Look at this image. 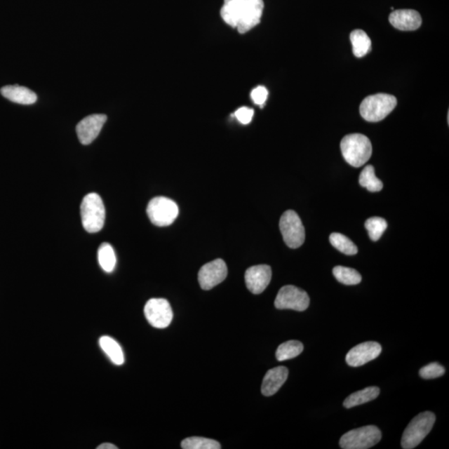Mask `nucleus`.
<instances>
[{"instance_id":"obj_1","label":"nucleus","mask_w":449,"mask_h":449,"mask_svg":"<svg viewBox=\"0 0 449 449\" xmlns=\"http://www.w3.org/2000/svg\"><path fill=\"white\" fill-rule=\"evenodd\" d=\"M263 10V0H224L221 16L227 25L246 34L260 24Z\"/></svg>"},{"instance_id":"obj_2","label":"nucleus","mask_w":449,"mask_h":449,"mask_svg":"<svg viewBox=\"0 0 449 449\" xmlns=\"http://www.w3.org/2000/svg\"><path fill=\"white\" fill-rule=\"evenodd\" d=\"M345 161L354 168L365 165L372 155V145L365 135L354 133L345 136L340 143Z\"/></svg>"},{"instance_id":"obj_3","label":"nucleus","mask_w":449,"mask_h":449,"mask_svg":"<svg viewBox=\"0 0 449 449\" xmlns=\"http://www.w3.org/2000/svg\"><path fill=\"white\" fill-rule=\"evenodd\" d=\"M396 105L397 100L394 96L378 93L366 98L359 107V112L368 122L377 123L391 114Z\"/></svg>"},{"instance_id":"obj_4","label":"nucleus","mask_w":449,"mask_h":449,"mask_svg":"<svg viewBox=\"0 0 449 449\" xmlns=\"http://www.w3.org/2000/svg\"><path fill=\"white\" fill-rule=\"evenodd\" d=\"M80 210L85 230L89 233L100 232L105 222V208L100 196L97 193L85 196Z\"/></svg>"},{"instance_id":"obj_5","label":"nucleus","mask_w":449,"mask_h":449,"mask_svg":"<svg viewBox=\"0 0 449 449\" xmlns=\"http://www.w3.org/2000/svg\"><path fill=\"white\" fill-rule=\"evenodd\" d=\"M436 421L432 412L421 413L413 419L403 434L401 445L404 449L416 448L430 433Z\"/></svg>"},{"instance_id":"obj_6","label":"nucleus","mask_w":449,"mask_h":449,"mask_svg":"<svg viewBox=\"0 0 449 449\" xmlns=\"http://www.w3.org/2000/svg\"><path fill=\"white\" fill-rule=\"evenodd\" d=\"M381 438L380 430L376 426H363L344 434L340 440V445L344 449H367L376 445Z\"/></svg>"},{"instance_id":"obj_7","label":"nucleus","mask_w":449,"mask_h":449,"mask_svg":"<svg viewBox=\"0 0 449 449\" xmlns=\"http://www.w3.org/2000/svg\"><path fill=\"white\" fill-rule=\"evenodd\" d=\"M148 217L156 227H168L172 224L179 214L178 206L173 200L164 196L152 199L147 208Z\"/></svg>"},{"instance_id":"obj_8","label":"nucleus","mask_w":449,"mask_h":449,"mask_svg":"<svg viewBox=\"0 0 449 449\" xmlns=\"http://www.w3.org/2000/svg\"><path fill=\"white\" fill-rule=\"evenodd\" d=\"M280 230L285 243L292 249L299 248L305 239L304 227L302 220L294 210H289L282 215Z\"/></svg>"},{"instance_id":"obj_9","label":"nucleus","mask_w":449,"mask_h":449,"mask_svg":"<svg viewBox=\"0 0 449 449\" xmlns=\"http://www.w3.org/2000/svg\"><path fill=\"white\" fill-rule=\"evenodd\" d=\"M309 305V297L307 292L294 286H283L275 300V307L278 309L304 311Z\"/></svg>"},{"instance_id":"obj_10","label":"nucleus","mask_w":449,"mask_h":449,"mask_svg":"<svg viewBox=\"0 0 449 449\" xmlns=\"http://www.w3.org/2000/svg\"><path fill=\"white\" fill-rule=\"evenodd\" d=\"M148 322L157 329H164L173 321V312L167 300L154 298L148 300L145 307Z\"/></svg>"},{"instance_id":"obj_11","label":"nucleus","mask_w":449,"mask_h":449,"mask_svg":"<svg viewBox=\"0 0 449 449\" xmlns=\"http://www.w3.org/2000/svg\"><path fill=\"white\" fill-rule=\"evenodd\" d=\"M227 267L222 259L204 264L199 273V281L202 290H209L226 279Z\"/></svg>"},{"instance_id":"obj_12","label":"nucleus","mask_w":449,"mask_h":449,"mask_svg":"<svg viewBox=\"0 0 449 449\" xmlns=\"http://www.w3.org/2000/svg\"><path fill=\"white\" fill-rule=\"evenodd\" d=\"M382 351L381 345L374 341H369L356 345L350 349L345 357V361L349 366L358 367L374 361Z\"/></svg>"},{"instance_id":"obj_13","label":"nucleus","mask_w":449,"mask_h":449,"mask_svg":"<svg viewBox=\"0 0 449 449\" xmlns=\"http://www.w3.org/2000/svg\"><path fill=\"white\" fill-rule=\"evenodd\" d=\"M106 121L107 116L103 114L90 115L80 121L76 127L80 142L88 145L95 140Z\"/></svg>"},{"instance_id":"obj_14","label":"nucleus","mask_w":449,"mask_h":449,"mask_svg":"<svg viewBox=\"0 0 449 449\" xmlns=\"http://www.w3.org/2000/svg\"><path fill=\"white\" fill-rule=\"evenodd\" d=\"M272 276V268L267 264L251 267L245 274L247 288L255 295L262 293L271 282Z\"/></svg>"},{"instance_id":"obj_15","label":"nucleus","mask_w":449,"mask_h":449,"mask_svg":"<svg viewBox=\"0 0 449 449\" xmlns=\"http://www.w3.org/2000/svg\"><path fill=\"white\" fill-rule=\"evenodd\" d=\"M389 20L395 29L401 31H415L422 25L420 13L414 10L394 11L390 13Z\"/></svg>"},{"instance_id":"obj_16","label":"nucleus","mask_w":449,"mask_h":449,"mask_svg":"<svg viewBox=\"0 0 449 449\" xmlns=\"http://www.w3.org/2000/svg\"><path fill=\"white\" fill-rule=\"evenodd\" d=\"M288 375V369L284 366H278L268 370L262 382V394L269 397L277 393L286 383Z\"/></svg>"},{"instance_id":"obj_17","label":"nucleus","mask_w":449,"mask_h":449,"mask_svg":"<svg viewBox=\"0 0 449 449\" xmlns=\"http://www.w3.org/2000/svg\"><path fill=\"white\" fill-rule=\"evenodd\" d=\"M2 95L13 102L22 105H30L37 101L38 97L32 90L19 85H10L0 90Z\"/></svg>"},{"instance_id":"obj_18","label":"nucleus","mask_w":449,"mask_h":449,"mask_svg":"<svg viewBox=\"0 0 449 449\" xmlns=\"http://www.w3.org/2000/svg\"><path fill=\"white\" fill-rule=\"evenodd\" d=\"M380 393V388L375 387V386L359 390V391L353 393L345 398L344 406L347 408H351L361 406V404L374 401V399L379 396Z\"/></svg>"},{"instance_id":"obj_19","label":"nucleus","mask_w":449,"mask_h":449,"mask_svg":"<svg viewBox=\"0 0 449 449\" xmlns=\"http://www.w3.org/2000/svg\"><path fill=\"white\" fill-rule=\"evenodd\" d=\"M101 349L110 361L116 366H122L124 363V354L120 344L109 336H102L100 340Z\"/></svg>"},{"instance_id":"obj_20","label":"nucleus","mask_w":449,"mask_h":449,"mask_svg":"<svg viewBox=\"0 0 449 449\" xmlns=\"http://www.w3.org/2000/svg\"><path fill=\"white\" fill-rule=\"evenodd\" d=\"M350 41L352 43L354 55L357 58H363L371 51V40L362 29L354 30L350 34Z\"/></svg>"},{"instance_id":"obj_21","label":"nucleus","mask_w":449,"mask_h":449,"mask_svg":"<svg viewBox=\"0 0 449 449\" xmlns=\"http://www.w3.org/2000/svg\"><path fill=\"white\" fill-rule=\"evenodd\" d=\"M304 345L297 340H289L278 347L276 356L278 361H288L300 356L303 352Z\"/></svg>"},{"instance_id":"obj_22","label":"nucleus","mask_w":449,"mask_h":449,"mask_svg":"<svg viewBox=\"0 0 449 449\" xmlns=\"http://www.w3.org/2000/svg\"><path fill=\"white\" fill-rule=\"evenodd\" d=\"M358 182L363 187L372 192H380L383 189V182L375 176V168L368 165L359 175Z\"/></svg>"},{"instance_id":"obj_23","label":"nucleus","mask_w":449,"mask_h":449,"mask_svg":"<svg viewBox=\"0 0 449 449\" xmlns=\"http://www.w3.org/2000/svg\"><path fill=\"white\" fill-rule=\"evenodd\" d=\"M98 262L101 268L107 273L114 272L116 267V258L115 251L109 243H102L98 253Z\"/></svg>"},{"instance_id":"obj_24","label":"nucleus","mask_w":449,"mask_h":449,"mask_svg":"<svg viewBox=\"0 0 449 449\" xmlns=\"http://www.w3.org/2000/svg\"><path fill=\"white\" fill-rule=\"evenodd\" d=\"M333 275L337 281L347 286L358 285L362 281L361 274L356 269L349 267H335L333 269Z\"/></svg>"},{"instance_id":"obj_25","label":"nucleus","mask_w":449,"mask_h":449,"mask_svg":"<svg viewBox=\"0 0 449 449\" xmlns=\"http://www.w3.org/2000/svg\"><path fill=\"white\" fill-rule=\"evenodd\" d=\"M332 246L345 255H353L358 253V248L351 240L340 233H332L330 236Z\"/></svg>"},{"instance_id":"obj_26","label":"nucleus","mask_w":449,"mask_h":449,"mask_svg":"<svg viewBox=\"0 0 449 449\" xmlns=\"http://www.w3.org/2000/svg\"><path fill=\"white\" fill-rule=\"evenodd\" d=\"M181 446L183 449H220L221 444L214 439L202 437H191L184 439Z\"/></svg>"},{"instance_id":"obj_27","label":"nucleus","mask_w":449,"mask_h":449,"mask_svg":"<svg viewBox=\"0 0 449 449\" xmlns=\"http://www.w3.org/2000/svg\"><path fill=\"white\" fill-rule=\"evenodd\" d=\"M387 227V222L382 217H370L366 222V228L369 232V236L373 241L380 240Z\"/></svg>"},{"instance_id":"obj_28","label":"nucleus","mask_w":449,"mask_h":449,"mask_svg":"<svg viewBox=\"0 0 449 449\" xmlns=\"http://www.w3.org/2000/svg\"><path fill=\"white\" fill-rule=\"evenodd\" d=\"M445 374V369L438 363H431L420 370L421 378L425 380L436 379Z\"/></svg>"},{"instance_id":"obj_29","label":"nucleus","mask_w":449,"mask_h":449,"mask_svg":"<svg viewBox=\"0 0 449 449\" xmlns=\"http://www.w3.org/2000/svg\"><path fill=\"white\" fill-rule=\"evenodd\" d=\"M251 100L255 105L263 107L268 98V90L264 86H258L253 90L250 93Z\"/></svg>"},{"instance_id":"obj_30","label":"nucleus","mask_w":449,"mask_h":449,"mask_svg":"<svg viewBox=\"0 0 449 449\" xmlns=\"http://www.w3.org/2000/svg\"><path fill=\"white\" fill-rule=\"evenodd\" d=\"M236 118L242 124H249L253 119L254 110L250 107H242L235 112Z\"/></svg>"},{"instance_id":"obj_31","label":"nucleus","mask_w":449,"mask_h":449,"mask_svg":"<svg viewBox=\"0 0 449 449\" xmlns=\"http://www.w3.org/2000/svg\"><path fill=\"white\" fill-rule=\"evenodd\" d=\"M98 449H118V447L114 445V444H112L109 443H105L98 446Z\"/></svg>"}]
</instances>
